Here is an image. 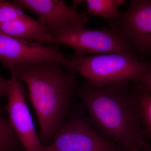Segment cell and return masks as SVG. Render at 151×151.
I'll use <instances>...</instances> for the list:
<instances>
[{
    "label": "cell",
    "mask_w": 151,
    "mask_h": 151,
    "mask_svg": "<svg viewBox=\"0 0 151 151\" xmlns=\"http://www.w3.org/2000/svg\"><path fill=\"white\" fill-rule=\"evenodd\" d=\"M77 93L88 113L92 127L103 137L127 151H146L137 89L129 82L92 87L86 83Z\"/></svg>",
    "instance_id": "obj_1"
},
{
    "label": "cell",
    "mask_w": 151,
    "mask_h": 151,
    "mask_svg": "<svg viewBox=\"0 0 151 151\" xmlns=\"http://www.w3.org/2000/svg\"><path fill=\"white\" fill-rule=\"evenodd\" d=\"M64 67L55 62L32 63L17 64L11 72L27 85L42 143L52 142L55 134L66 121L77 92L76 70Z\"/></svg>",
    "instance_id": "obj_2"
},
{
    "label": "cell",
    "mask_w": 151,
    "mask_h": 151,
    "mask_svg": "<svg viewBox=\"0 0 151 151\" xmlns=\"http://www.w3.org/2000/svg\"><path fill=\"white\" fill-rule=\"evenodd\" d=\"M70 68L78 71L87 83L99 88L108 84L137 81L151 70V64L120 54L69 58Z\"/></svg>",
    "instance_id": "obj_3"
},
{
    "label": "cell",
    "mask_w": 151,
    "mask_h": 151,
    "mask_svg": "<svg viewBox=\"0 0 151 151\" xmlns=\"http://www.w3.org/2000/svg\"><path fill=\"white\" fill-rule=\"evenodd\" d=\"M57 43L73 48L76 57L87 54H120L137 59L119 36L112 30H90L85 27L68 26L51 36L45 43Z\"/></svg>",
    "instance_id": "obj_4"
},
{
    "label": "cell",
    "mask_w": 151,
    "mask_h": 151,
    "mask_svg": "<svg viewBox=\"0 0 151 151\" xmlns=\"http://www.w3.org/2000/svg\"><path fill=\"white\" fill-rule=\"evenodd\" d=\"M42 151H127L99 134L86 117L76 114L63 124Z\"/></svg>",
    "instance_id": "obj_5"
},
{
    "label": "cell",
    "mask_w": 151,
    "mask_h": 151,
    "mask_svg": "<svg viewBox=\"0 0 151 151\" xmlns=\"http://www.w3.org/2000/svg\"><path fill=\"white\" fill-rule=\"evenodd\" d=\"M108 21L134 55L151 54V1L132 0L127 10Z\"/></svg>",
    "instance_id": "obj_6"
},
{
    "label": "cell",
    "mask_w": 151,
    "mask_h": 151,
    "mask_svg": "<svg viewBox=\"0 0 151 151\" xmlns=\"http://www.w3.org/2000/svg\"><path fill=\"white\" fill-rule=\"evenodd\" d=\"M23 10L27 9L35 14L37 20L53 36L68 26L85 27L89 21L87 16L78 13L77 6L81 1H75L68 6L61 0H14L11 1Z\"/></svg>",
    "instance_id": "obj_7"
},
{
    "label": "cell",
    "mask_w": 151,
    "mask_h": 151,
    "mask_svg": "<svg viewBox=\"0 0 151 151\" xmlns=\"http://www.w3.org/2000/svg\"><path fill=\"white\" fill-rule=\"evenodd\" d=\"M0 62L14 71L17 64L32 63L55 62L67 68L70 60L62 54L58 45L44 46L37 42L18 39L0 34Z\"/></svg>",
    "instance_id": "obj_8"
},
{
    "label": "cell",
    "mask_w": 151,
    "mask_h": 151,
    "mask_svg": "<svg viewBox=\"0 0 151 151\" xmlns=\"http://www.w3.org/2000/svg\"><path fill=\"white\" fill-rule=\"evenodd\" d=\"M11 75L8 102L4 107V110L24 151H42L45 146L36 131L25 91L14 73Z\"/></svg>",
    "instance_id": "obj_9"
},
{
    "label": "cell",
    "mask_w": 151,
    "mask_h": 151,
    "mask_svg": "<svg viewBox=\"0 0 151 151\" xmlns=\"http://www.w3.org/2000/svg\"><path fill=\"white\" fill-rule=\"evenodd\" d=\"M0 34L22 40H36L40 45L51 37L44 26L29 16L0 24Z\"/></svg>",
    "instance_id": "obj_10"
},
{
    "label": "cell",
    "mask_w": 151,
    "mask_h": 151,
    "mask_svg": "<svg viewBox=\"0 0 151 151\" xmlns=\"http://www.w3.org/2000/svg\"><path fill=\"white\" fill-rule=\"evenodd\" d=\"M4 110L0 105V151H25L8 118L3 116Z\"/></svg>",
    "instance_id": "obj_11"
},
{
    "label": "cell",
    "mask_w": 151,
    "mask_h": 151,
    "mask_svg": "<svg viewBox=\"0 0 151 151\" xmlns=\"http://www.w3.org/2000/svg\"><path fill=\"white\" fill-rule=\"evenodd\" d=\"M87 8L81 13L87 16L94 14L104 18L108 21L115 19L119 14V6L124 4V0H86Z\"/></svg>",
    "instance_id": "obj_12"
},
{
    "label": "cell",
    "mask_w": 151,
    "mask_h": 151,
    "mask_svg": "<svg viewBox=\"0 0 151 151\" xmlns=\"http://www.w3.org/2000/svg\"><path fill=\"white\" fill-rule=\"evenodd\" d=\"M138 107L145 136L151 139V92L143 86L136 88Z\"/></svg>",
    "instance_id": "obj_13"
},
{
    "label": "cell",
    "mask_w": 151,
    "mask_h": 151,
    "mask_svg": "<svg viewBox=\"0 0 151 151\" xmlns=\"http://www.w3.org/2000/svg\"><path fill=\"white\" fill-rule=\"evenodd\" d=\"M28 17L23 10L11 1L0 0V24Z\"/></svg>",
    "instance_id": "obj_14"
},
{
    "label": "cell",
    "mask_w": 151,
    "mask_h": 151,
    "mask_svg": "<svg viewBox=\"0 0 151 151\" xmlns=\"http://www.w3.org/2000/svg\"><path fill=\"white\" fill-rule=\"evenodd\" d=\"M10 87V79H6L0 74V97H8Z\"/></svg>",
    "instance_id": "obj_15"
},
{
    "label": "cell",
    "mask_w": 151,
    "mask_h": 151,
    "mask_svg": "<svg viewBox=\"0 0 151 151\" xmlns=\"http://www.w3.org/2000/svg\"><path fill=\"white\" fill-rule=\"evenodd\" d=\"M137 81L146 90L151 92V70L141 76Z\"/></svg>",
    "instance_id": "obj_16"
},
{
    "label": "cell",
    "mask_w": 151,
    "mask_h": 151,
    "mask_svg": "<svg viewBox=\"0 0 151 151\" xmlns=\"http://www.w3.org/2000/svg\"><path fill=\"white\" fill-rule=\"evenodd\" d=\"M147 151H151V149L150 148V147H149V148L147 149Z\"/></svg>",
    "instance_id": "obj_17"
}]
</instances>
